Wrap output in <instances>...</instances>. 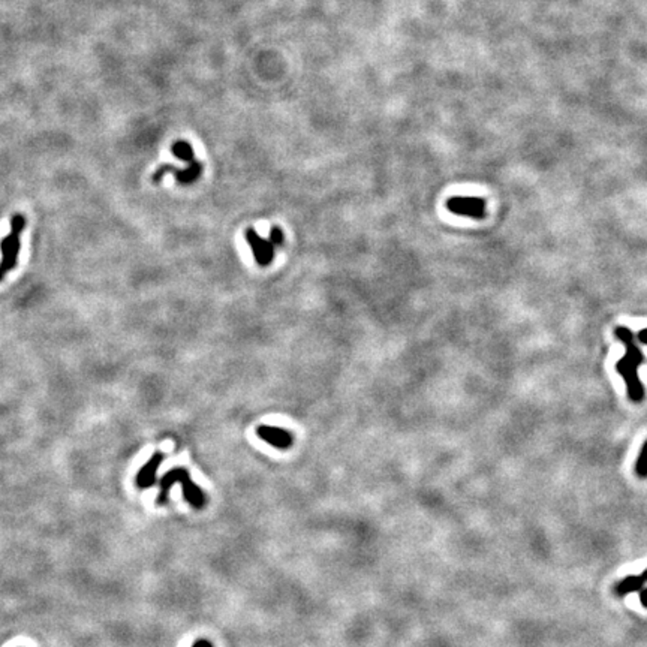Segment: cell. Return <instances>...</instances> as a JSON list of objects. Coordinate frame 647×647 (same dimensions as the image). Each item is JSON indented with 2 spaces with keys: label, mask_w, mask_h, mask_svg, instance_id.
<instances>
[{
  "label": "cell",
  "mask_w": 647,
  "mask_h": 647,
  "mask_svg": "<svg viewBox=\"0 0 647 647\" xmlns=\"http://www.w3.org/2000/svg\"><path fill=\"white\" fill-rule=\"evenodd\" d=\"M26 216L21 213H15L11 217V232L0 241V252H2V261H0V281L3 279L8 272L14 270L17 267V259L20 254V234L26 228Z\"/></svg>",
  "instance_id": "3"
},
{
  "label": "cell",
  "mask_w": 647,
  "mask_h": 647,
  "mask_svg": "<svg viewBox=\"0 0 647 647\" xmlns=\"http://www.w3.org/2000/svg\"><path fill=\"white\" fill-rule=\"evenodd\" d=\"M638 340H640L644 344H647V329H644V330H641L640 333H638Z\"/></svg>",
  "instance_id": "13"
},
{
  "label": "cell",
  "mask_w": 647,
  "mask_h": 647,
  "mask_svg": "<svg viewBox=\"0 0 647 647\" xmlns=\"http://www.w3.org/2000/svg\"><path fill=\"white\" fill-rule=\"evenodd\" d=\"M640 601H641V606L647 608V589L641 592V595H640Z\"/></svg>",
  "instance_id": "15"
},
{
  "label": "cell",
  "mask_w": 647,
  "mask_h": 647,
  "mask_svg": "<svg viewBox=\"0 0 647 647\" xmlns=\"http://www.w3.org/2000/svg\"><path fill=\"white\" fill-rule=\"evenodd\" d=\"M173 153L175 157L186 164L195 162V152H193V147L188 141H175L173 146Z\"/></svg>",
  "instance_id": "10"
},
{
  "label": "cell",
  "mask_w": 647,
  "mask_h": 647,
  "mask_svg": "<svg viewBox=\"0 0 647 647\" xmlns=\"http://www.w3.org/2000/svg\"><path fill=\"white\" fill-rule=\"evenodd\" d=\"M246 241L252 249V254H254L258 265L267 267L272 264L274 258V246L270 240L263 239L254 228H249L246 231Z\"/></svg>",
  "instance_id": "6"
},
{
  "label": "cell",
  "mask_w": 647,
  "mask_h": 647,
  "mask_svg": "<svg viewBox=\"0 0 647 647\" xmlns=\"http://www.w3.org/2000/svg\"><path fill=\"white\" fill-rule=\"evenodd\" d=\"M616 336L626 347V354L617 361L616 371L624 377L629 399L635 403L641 402L644 397V388L640 377H638V367L644 363V355L635 343V336L626 327H617Z\"/></svg>",
  "instance_id": "1"
},
{
  "label": "cell",
  "mask_w": 647,
  "mask_h": 647,
  "mask_svg": "<svg viewBox=\"0 0 647 647\" xmlns=\"http://www.w3.org/2000/svg\"><path fill=\"white\" fill-rule=\"evenodd\" d=\"M192 647H213V646H212V643H208L206 640H199V641H197L195 644H193Z\"/></svg>",
  "instance_id": "14"
},
{
  "label": "cell",
  "mask_w": 647,
  "mask_h": 647,
  "mask_svg": "<svg viewBox=\"0 0 647 647\" xmlns=\"http://www.w3.org/2000/svg\"><path fill=\"white\" fill-rule=\"evenodd\" d=\"M174 484H182L183 496L193 508L201 509L206 505V494L199 487L190 480L189 470L184 468H174L161 478V492L156 499L157 505H164L170 498V490Z\"/></svg>",
  "instance_id": "2"
},
{
  "label": "cell",
  "mask_w": 647,
  "mask_h": 647,
  "mask_svg": "<svg viewBox=\"0 0 647 647\" xmlns=\"http://www.w3.org/2000/svg\"><path fill=\"white\" fill-rule=\"evenodd\" d=\"M635 472L640 478L647 476V441L643 445V450L640 452V456H638V460L635 463Z\"/></svg>",
  "instance_id": "11"
},
{
  "label": "cell",
  "mask_w": 647,
  "mask_h": 647,
  "mask_svg": "<svg viewBox=\"0 0 647 647\" xmlns=\"http://www.w3.org/2000/svg\"><path fill=\"white\" fill-rule=\"evenodd\" d=\"M164 459L165 456L162 454V452L157 451L152 456V459H150L147 463L140 469V472L137 475V485L140 487V489H150V487H153L156 484L157 469L159 466H161Z\"/></svg>",
  "instance_id": "8"
},
{
  "label": "cell",
  "mask_w": 647,
  "mask_h": 647,
  "mask_svg": "<svg viewBox=\"0 0 647 647\" xmlns=\"http://www.w3.org/2000/svg\"><path fill=\"white\" fill-rule=\"evenodd\" d=\"M447 208L451 213L481 219L485 216V201L476 197H452L447 201Z\"/></svg>",
  "instance_id": "4"
},
{
  "label": "cell",
  "mask_w": 647,
  "mask_h": 647,
  "mask_svg": "<svg viewBox=\"0 0 647 647\" xmlns=\"http://www.w3.org/2000/svg\"><path fill=\"white\" fill-rule=\"evenodd\" d=\"M647 583V569L638 575H629L616 584V595L626 596L629 593L638 592Z\"/></svg>",
  "instance_id": "9"
},
{
  "label": "cell",
  "mask_w": 647,
  "mask_h": 647,
  "mask_svg": "<svg viewBox=\"0 0 647 647\" xmlns=\"http://www.w3.org/2000/svg\"><path fill=\"white\" fill-rule=\"evenodd\" d=\"M168 173H173L175 180H177L180 184H192L199 179L201 174H203V165L195 161L192 164H188V166L183 168V170H180V168L174 165H161L153 174V182L159 183L162 180L164 175Z\"/></svg>",
  "instance_id": "5"
},
{
  "label": "cell",
  "mask_w": 647,
  "mask_h": 647,
  "mask_svg": "<svg viewBox=\"0 0 647 647\" xmlns=\"http://www.w3.org/2000/svg\"><path fill=\"white\" fill-rule=\"evenodd\" d=\"M268 240L273 243L274 248H281L283 245V232L279 226H273L270 231V239Z\"/></svg>",
  "instance_id": "12"
},
{
  "label": "cell",
  "mask_w": 647,
  "mask_h": 647,
  "mask_svg": "<svg viewBox=\"0 0 647 647\" xmlns=\"http://www.w3.org/2000/svg\"><path fill=\"white\" fill-rule=\"evenodd\" d=\"M256 435L267 443H270L272 447L279 448V450L291 448L294 442L292 435L288 430H285V428H279V427L259 426L256 428Z\"/></svg>",
  "instance_id": "7"
}]
</instances>
